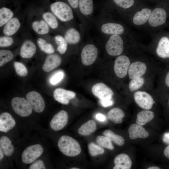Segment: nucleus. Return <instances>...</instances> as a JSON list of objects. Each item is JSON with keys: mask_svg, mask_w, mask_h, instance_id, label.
<instances>
[{"mask_svg": "<svg viewBox=\"0 0 169 169\" xmlns=\"http://www.w3.org/2000/svg\"><path fill=\"white\" fill-rule=\"evenodd\" d=\"M51 12L58 19L63 22H67L74 19V10L66 3L62 1H57L50 5Z\"/></svg>", "mask_w": 169, "mask_h": 169, "instance_id": "obj_1", "label": "nucleus"}, {"mask_svg": "<svg viewBox=\"0 0 169 169\" xmlns=\"http://www.w3.org/2000/svg\"><path fill=\"white\" fill-rule=\"evenodd\" d=\"M58 146L60 151L65 155L74 157L79 155L81 148L79 142L72 137L63 135L59 139Z\"/></svg>", "mask_w": 169, "mask_h": 169, "instance_id": "obj_2", "label": "nucleus"}, {"mask_svg": "<svg viewBox=\"0 0 169 169\" xmlns=\"http://www.w3.org/2000/svg\"><path fill=\"white\" fill-rule=\"evenodd\" d=\"M12 108L17 115L25 117L30 115L32 113V108L27 99L23 97H15L11 102Z\"/></svg>", "mask_w": 169, "mask_h": 169, "instance_id": "obj_3", "label": "nucleus"}, {"mask_svg": "<svg viewBox=\"0 0 169 169\" xmlns=\"http://www.w3.org/2000/svg\"><path fill=\"white\" fill-rule=\"evenodd\" d=\"M105 49L107 53L110 55H120L124 49L122 38L118 35H111L106 43Z\"/></svg>", "mask_w": 169, "mask_h": 169, "instance_id": "obj_4", "label": "nucleus"}, {"mask_svg": "<svg viewBox=\"0 0 169 169\" xmlns=\"http://www.w3.org/2000/svg\"><path fill=\"white\" fill-rule=\"evenodd\" d=\"M43 152V148L40 144L31 145L23 151L22 155V160L24 163H31L38 158Z\"/></svg>", "mask_w": 169, "mask_h": 169, "instance_id": "obj_5", "label": "nucleus"}, {"mask_svg": "<svg viewBox=\"0 0 169 169\" xmlns=\"http://www.w3.org/2000/svg\"><path fill=\"white\" fill-rule=\"evenodd\" d=\"M98 49L94 44H89L82 49L81 53V59L82 64L85 66L92 64L97 59Z\"/></svg>", "mask_w": 169, "mask_h": 169, "instance_id": "obj_6", "label": "nucleus"}, {"mask_svg": "<svg viewBox=\"0 0 169 169\" xmlns=\"http://www.w3.org/2000/svg\"><path fill=\"white\" fill-rule=\"evenodd\" d=\"M131 64L129 58L125 55H119L114 61V71L116 76L121 79L125 78L128 73Z\"/></svg>", "mask_w": 169, "mask_h": 169, "instance_id": "obj_7", "label": "nucleus"}, {"mask_svg": "<svg viewBox=\"0 0 169 169\" xmlns=\"http://www.w3.org/2000/svg\"><path fill=\"white\" fill-rule=\"evenodd\" d=\"M136 103L141 108L146 110L151 109L155 103L152 97L148 93L143 91H136L133 94Z\"/></svg>", "mask_w": 169, "mask_h": 169, "instance_id": "obj_8", "label": "nucleus"}, {"mask_svg": "<svg viewBox=\"0 0 169 169\" xmlns=\"http://www.w3.org/2000/svg\"><path fill=\"white\" fill-rule=\"evenodd\" d=\"M93 94L100 100H110L114 95L112 90L105 84L99 83L94 85L92 88Z\"/></svg>", "mask_w": 169, "mask_h": 169, "instance_id": "obj_9", "label": "nucleus"}, {"mask_svg": "<svg viewBox=\"0 0 169 169\" xmlns=\"http://www.w3.org/2000/svg\"><path fill=\"white\" fill-rule=\"evenodd\" d=\"M26 98L35 111L41 113L44 111L45 107V102L38 93L35 91L29 92L26 95Z\"/></svg>", "mask_w": 169, "mask_h": 169, "instance_id": "obj_10", "label": "nucleus"}, {"mask_svg": "<svg viewBox=\"0 0 169 169\" xmlns=\"http://www.w3.org/2000/svg\"><path fill=\"white\" fill-rule=\"evenodd\" d=\"M68 115L64 110H61L52 118L50 123L51 128L54 130L58 131L63 129L67 123Z\"/></svg>", "mask_w": 169, "mask_h": 169, "instance_id": "obj_11", "label": "nucleus"}, {"mask_svg": "<svg viewBox=\"0 0 169 169\" xmlns=\"http://www.w3.org/2000/svg\"><path fill=\"white\" fill-rule=\"evenodd\" d=\"M166 18V13L165 10L162 8H156L152 12L148 20V23L151 26L157 27L164 24Z\"/></svg>", "mask_w": 169, "mask_h": 169, "instance_id": "obj_12", "label": "nucleus"}, {"mask_svg": "<svg viewBox=\"0 0 169 169\" xmlns=\"http://www.w3.org/2000/svg\"><path fill=\"white\" fill-rule=\"evenodd\" d=\"M147 66L144 62L136 61L131 64L128 74L130 79L141 77L146 73Z\"/></svg>", "mask_w": 169, "mask_h": 169, "instance_id": "obj_13", "label": "nucleus"}, {"mask_svg": "<svg viewBox=\"0 0 169 169\" xmlns=\"http://www.w3.org/2000/svg\"><path fill=\"white\" fill-rule=\"evenodd\" d=\"M100 30L102 33L105 34L120 35L123 33L124 28L120 24L108 22L102 23L100 27Z\"/></svg>", "mask_w": 169, "mask_h": 169, "instance_id": "obj_14", "label": "nucleus"}, {"mask_svg": "<svg viewBox=\"0 0 169 169\" xmlns=\"http://www.w3.org/2000/svg\"><path fill=\"white\" fill-rule=\"evenodd\" d=\"M75 95V93L73 91L60 88L56 89L53 94L55 100L64 105H68L69 100L74 98Z\"/></svg>", "mask_w": 169, "mask_h": 169, "instance_id": "obj_15", "label": "nucleus"}, {"mask_svg": "<svg viewBox=\"0 0 169 169\" xmlns=\"http://www.w3.org/2000/svg\"><path fill=\"white\" fill-rule=\"evenodd\" d=\"M61 59L57 54H49L46 57L43 66V70L45 72H49L56 68L60 64Z\"/></svg>", "mask_w": 169, "mask_h": 169, "instance_id": "obj_16", "label": "nucleus"}, {"mask_svg": "<svg viewBox=\"0 0 169 169\" xmlns=\"http://www.w3.org/2000/svg\"><path fill=\"white\" fill-rule=\"evenodd\" d=\"M16 122L12 116L8 113L4 112L0 115V131L7 132L13 128Z\"/></svg>", "mask_w": 169, "mask_h": 169, "instance_id": "obj_17", "label": "nucleus"}, {"mask_svg": "<svg viewBox=\"0 0 169 169\" xmlns=\"http://www.w3.org/2000/svg\"><path fill=\"white\" fill-rule=\"evenodd\" d=\"M129 138L135 139L138 138H146L149 136V133L142 125L137 124H131L128 129Z\"/></svg>", "mask_w": 169, "mask_h": 169, "instance_id": "obj_18", "label": "nucleus"}, {"mask_svg": "<svg viewBox=\"0 0 169 169\" xmlns=\"http://www.w3.org/2000/svg\"><path fill=\"white\" fill-rule=\"evenodd\" d=\"M36 47L34 43L29 39L25 40L20 50V55L23 58H30L35 54Z\"/></svg>", "mask_w": 169, "mask_h": 169, "instance_id": "obj_19", "label": "nucleus"}, {"mask_svg": "<svg viewBox=\"0 0 169 169\" xmlns=\"http://www.w3.org/2000/svg\"><path fill=\"white\" fill-rule=\"evenodd\" d=\"M20 26L21 23L18 18L13 17L4 26L3 33L4 35L11 36L18 31Z\"/></svg>", "mask_w": 169, "mask_h": 169, "instance_id": "obj_20", "label": "nucleus"}, {"mask_svg": "<svg viewBox=\"0 0 169 169\" xmlns=\"http://www.w3.org/2000/svg\"><path fill=\"white\" fill-rule=\"evenodd\" d=\"M93 0H79V11L82 16L89 18L94 12Z\"/></svg>", "mask_w": 169, "mask_h": 169, "instance_id": "obj_21", "label": "nucleus"}, {"mask_svg": "<svg viewBox=\"0 0 169 169\" xmlns=\"http://www.w3.org/2000/svg\"><path fill=\"white\" fill-rule=\"evenodd\" d=\"M68 44L75 45L79 43L81 39V36L80 32L74 27L68 28L63 36Z\"/></svg>", "mask_w": 169, "mask_h": 169, "instance_id": "obj_22", "label": "nucleus"}, {"mask_svg": "<svg viewBox=\"0 0 169 169\" xmlns=\"http://www.w3.org/2000/svg\"><path fill=\"white\" fill-rule=\"evenodd\" d=\"M114 169H129L132 165L131 160L127 154L121 153L117 156L114 159Z\"/></svg>", "mask_w": 169, "mask_h": 169, "instance_id": "obj_23", "label": "nucleus"}, {"mask_svg": "<svg viewBox=\"0 0 169 169\" xmlns=\"http://www.w3.org/2000/svg\"><path fill=\"white\" fill-rule=\"evenodd\" d=\"M156 53L160 58H169V39L166 37H163L159 40L156 49Z\"/></svg>", "mask_w": 169, "mask_h": 169, "instance_id": "obj_24", "label": "nucleus"}, {"mask_svg": "<svg viewBox=\"0 0 169 169\" xmlns=\"http://www.w3.org/2000/svg\"><path fill=\"white\" fill-rule=\"evenodd\" d=\"M151 10L148 8H144L137 12L134 15L132 20L134 24L140 25L145 24L150 17Z\"/></svg>", "mask_w": 169, "mask_h": 169, "instance_id": "obj_25", "label": "nucleus"}, {"mask_svg": "<svg viewBox=\"0 0 169 169\" xmlns=\"http://www.w3.org/2000/svg\"><path fill=\"white\" fill-rule=\"evenodd\" d=\"M31 26L33 30L39 35L46 34L49 31V27L43 19L33 21L32 23Z\"/></svg>", "mask_w": 169, "mask_h": 169, "instance_id": "obj_26", "label": "nucleus"}, {"mask_svg": "<svg viewBox=\"0 0 169 169\" xmlns=\"http://www.w3.org/2000/svg\"><path fill=\"white\" fill-rule=\"evenodd\" d=\"M96 128V124L95 121L90 120L82 124L79 128L78 132L80 135L87 136L94 132Z\"/></svg>", "mask_w": 169, "mask_h": 169, "instance_id": "obj_27", "label": "nucleus"}, {"mask_svg": "<svg viewBox=\"0 0 169 169\" xmlns=\"http://www.w3.org/2000/svg\"><path fill=\"white\" fill-rule=\"evenodd\" d=\"M153 112L145 110L138 112L137 115L136 122L141 125H143L151 121L154 118Z\"/></svg>", "mask_w": 169, "mask_h": 169, "instance_id": "obj_28", "label": "nucleus"}, {"mask_svg": "<svg viewBox=\"0 0 169 169\" xmlns=\"http://www.w3.org/2000/svg\"><path fill=\"white\" fill-rule=\"evenodd\" d=\"M0 149L7 156H11L14 151V147L10 140L5 136L0 139Z\"/></svg>", "mask_w": 169, "mask_h": 169, "instance_id": "obj_29", "label": "nucleus"}, {"mask_svg": "<svg viewBox=\"0 0 169 169\" xmlns=\"http://www.w3.org/2000/svg\"><path fill=\"white\" fill-rule=\"evenodd\" d=\"M125 115V113L123 110L117 107L111 109L107 113L108 118L110 121L116 124L121 123Z\"/></svg>", "mask_w": 169, "mask_h": 169, "instance_id": "obj_30", "label": "nucleus"}, {"mask_svg": "<svg viewBox=\"0 0 169 169\" xmlns=\"http://www.w3.org/2000/svg\"><path fill=\"white\" fill-rule=\"evenodd\" d=\"M42 17L52 29H55L58 27L59 23L58 18L51 12H44L43 13Z\"/></svg>", "mask_w": 169, "mask_h": 169, "instance_id": "obj_31", "label": "nucleus"}, {"mask_svg": "<svg viewBox=\"0 0 169 169\" xmlns=\"http://www.w3.org/2000/svg\"><path fill=\"white\" fill-rule=\"evenodd\" d=\"M14 13L10 8L3 7L0 9V27L4 26L13 17Z\"/></svg>", "mask_w": 169, "mask_h": 169, "instance_id": "obj_32", "label": "nucleus"}, {"mask_svg": "<svg viewBox=\"0 0 169 169\" xmlns=\"http://www.w3.org/2000/svg\"><path fill=\"white\" fill-rule=\"evenodd\" d=\"M54 40L57 46V50L60 54H64L67 50L68 44L64 36L57 35L54 36Z\"/></svg>", "mask_w": 169, "mask_h": 169, "instance_id": "obj_33", "label": "nucleus"}, {"mask_svg": "<svg viewBox=\"0 0 169 169\" xmlns=\"http://www.w3.org/2000/svg\"><path fill=\"white\" fill-rule=\"evenodd\" d=\"M37 42L38 46L42 51L49 54H53L54 52V49L53 46L47 42L44 38H38Z\"/></svg>", "mask_w": 169, "mask_h": 169, "instance_id": "obj_34", "label": "nucleus"}, {"mask_svg": "<svg viewBox=\"0 0 169 169\" xmlns=\"http://www.w3.org/2000/svg\"><path fill=\"white\" fill-rule=\"evenodd\" d=\"M103 134L108 137L111 141L117 146H121L125 143V140L121 136L116 134L110 130H106L103 132Z\"/></svg>", "mask_w": 169, "mask_h": 169, "instance_id": "obj_35", "label": "nucleus"}, {"mask_svg": "<svg viewBox=\"0 0 169 169\" xmlns=\"http://www.w3.org/2000/svg\"><path fill=\"white\" fill-rule=\"evenodd\" d=\"M145 79L142 77L131 79L129 84V88L131 92L137 91L144 85Z\"/></svg>", "mask_w": 169, "mask_h": 169, "instance_id": "obj_36", "label": "nucleus"}, {"mask_svg": "<svg viewBox=\"0 0 169 169\" xmlns=\"http://www.w3.org/2000/svg\"><path fill=\"white\" fill-rule=\"evenodd\" d=\"M96 141L98 145L110 150H113L114 147L111 140L106 136H99L96 139Z\"/></svg>", "mask_w": 169, "mask_h": 169, "instance_id": "obj_37", "label": "nucleus"}, {"mask_svg": "<svg viewBox=\"0 0 169 169\" xmlns=\"http://www.w3.org/2000/svg\"><path fill=\"white\" fill-rule=\"evenodd\" d=\"M13 57V54L10 50L0 49V66H2L11 61Z\"/></svg>", "mask_w": 169, "mask_h": 169, "instance_id": "obj_38", "label": "nucleus"}, {"mask_svg": "<svg viewBox=\"0 0 169 169\" xmlns=\"http://www.w3.org/2000/svg\"><path fill=\"white\" fill-rule=\"evenodd\" d=\"M88 148L90 154L93 156L102 154L105 152L102 147L93 143L88 144Z\"/></svg>", "mask_w": 169, "mask_h": 169, "instance_id": "obj_39", "label": "nucleus"}, {"mask_svg": "<svg viewBox=\"0 0 169 169\" xmlns=\"http://www.w3.org/2000/svg\"><path fill=\"white\" fill-rule=\"evenodd\" d=\"M115 5L123 9L129 8L135 3V0H111Z\"/></svg>", "mask_w": 169, "mask_h": 169, "instance_id": "obj_40", "label": "nucleus"}, {"mask_svg": "<svg viewBox=\"0 0 169 169\" xmlns=\"http://www.w3.org/2000/svg\"><path fill=\"white\" fill-rule=\"evenodd\" d=\"M13 65L16 73L21 76H25L28 74V70L25 66L22 63L15 62Z\"/></svg>", "mask_w": 169, "mask_h": 169, "instance_id": "obj_41", "label": "nucleus"}, {"mask_svg": "<svg viewBox=\"0 0 169 169\" xmlns=\"http://www.w3.org/2000/svg\"><path fill=\"white\" fill-rule=\"evenodd\" d=\"M64 76V73L61 70H59L55 73L52 76L50 79V83L52 85H56L60 82Z\"/></svg>", "mask_w": 169, "mask_h": 169, "instance_id": "obj_42", "label": "nucleus"}, {"mask_svg": "<svg viewBox=\"0 0 169 169\" xmlns=\"http://www.w3.org/2000/svg\"><path fill=\"white\" fill-rule=\"evenodd\" d=\"M14 42L13 38L11 36L4 35L0 37V47H6L11 45Z\"/></svg>", "mask_w": 169, "mask_h": 169, "instance_id": "obj_43", "label": "nucleus"}, {"mask_svg": "<svg viewBox=\"0 0 169 169\" xmlns=\"http://www.w3.org/2000/svg\"><path fill=\"white\" fill-rule=\"evenodd\" d=\"M29 169H45V167L43 161L40 160L35 161L29 167Z\"/></svg>", "mask_w": 169, "mask_h": 169, "instance_id": "obj_44", "label": "nucleus"}, {"mask_svg": "<svg viewBox=\"0 0 169 169\" xmlns=\"http://www.w3.org/2000/svg\"><path fill=\"white\" fill-rule=\"evenodd\" d=\"M68 3L69 5L74 11L79 13V0H67Z\"/></svg>", "mask_w": 169, "mask_h": 169, "instance_id": "obj_45", "label": "nucleus"}, {"mask_svg": "<svg viewBox=\"0 0 169 169\" xmlns=\"http://www.w3.org/2000/svg\"><path fill=\"white\" fill-rule=\"evenodd\" d=\"M100 103L101 105L104 107H107L112 105L114 104V101L111 99L107 100H100Z\"/></svg>", "mask_w": 169, "mask_h": 169, "instance_id": "obj_46", "label": "nucleus"}, {"mask_svg": "<svg viewBox=\"0 0 169 169\" xmlns=\"http://www.w3.org/2000/svg\"><path fill=\"white\" fill-rule=\"evenodd\" d=\"M95 117L97 120L100 122H104L106 119V117L105 115L100 113L96 114L95 116Z\"/></svg>", "mask_w": 169, "mask_h": 169, "instance_id": "obj_47", "label": "nucleus"}, {"mask_svg": "<svg viewBox=\"0 0 169 169\" xmlns=\"http://www.w3.org/2000/svg\"><path fill=\"white\" fill-rule=\"evenodd\" d=\"M163 141L166 143L169 144V132L166 133L164 134Z\"/></svg>", "mask_w": 169, "mask_h": 169, "instance_id": "obj_48", "label": "nucleus"}, {"mask_svg": "<svg viewBox=\"0 0 169 169\" xmlns=\"http://www.w3.org/2000/svg\"><path fill=\"white\" fill-rule=\"evenodd\" d=\"M165 82L166 86L169 88V70L166 75Z\"/></svg>", "mask_w": 169, "mask_h": 169, "instance_id": "obj_49", "label": "nucleus"}, {"mask_svg": "<svg viewBox=\"0 0 169 169\" xmlns=\"http://www.w3.org/2000/svg\"><path fill=\"white\" fill-rule=\"evenodd\" d=\"M164 154L166 157L169 159V145L166 146L165 149Z\"/></svg>", "mask_w": 169, "mask_h": 169, "instance_id": "obj_50", "label": "nucleus"}, {"mask_svg": "<svg viewBox=\"0 0 169 169\" xmlns=\"http://www.w3.org/2000/svg\"><path fill=\"white\" fill-rule=\"evenodd\" d=\"M4 157V153L3 151L0 149V160L3 159Z\"/></svg>", "mask_w": 169, "mask_h": 169, "instance_id": "obj_51", "label": "nucleus"}, {"mask_svg": "<svg viewBox=\"0 0 169 169\" xmlns=\"http://www.w3.org/2000/svg\"><path fill=\"white\" fill-rule=\"evenodd\" d=\"M148 169H160V168L156 166H152L149 167Z\"/></svg>", "mask_w": 169, "mask_h": 169, "instance_id": "obj_52", "label": "nucleus"}, {"mask_svg": "<svg viewBox=\"0 0 169 169\" xmlns=\"http://www.w3.org/2000/svg\"><path fill=\"white\" fill-rule=\"evenodd\" d=\"M71 169H79V168L77 167H73L70 168Z\"/></svg>", "mask_w": 169, "mask_h": 169, "instance_id": "obj_53", "label": "nucleus"}, {"mask_svg": "<svg viewBox=\"0 0 169 169\" xmlns=\"http://www.w3.org/2000/svg\"></svg>", "mask_w": 169, "mask_h": 169, "instance_id": "obj_54", "label": "nucleus"}]
</instances>
